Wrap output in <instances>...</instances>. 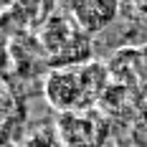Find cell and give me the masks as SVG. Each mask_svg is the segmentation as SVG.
<instances>
[{
	"label": "cell",
	"instance_id": "obj_2",
	"mask_svg": "<svg viewBox=\"0 0 147 147\" xmlns=\"http://www.w3.org/2000/svg\"><path fill=\"white\" fill-rule=\"evenodd\" d=\"M69 10L76 20V28L91 36V33H99L107 26H112L119 5L114 0H76V3H71Z\"/></svg>",
	"mask_w": 147,
	"mask_h": 147
},
{
	"label": "cell",
	"instance_id": "obj_4",
	"mask_svg": "<svg viewBox=\"0 0 147 147\" xmlns=\"http://www.w3.org/2000/svg\"><path fill=\"white\" fill-rule=\"evenodd\" d=\"M61 137L66 147H91V122H86L84 117H71V114H63L59 124Z\"/></svg>",
	"mask_w": 147,
	"mask_h": 147
},
{
	"label": "cell",
	"instance_id": "obj_1",
	"mask_svg": "<svg viewBox=\"0 0 147 147\" xmlns=\"http://www.w3.org/2000/svg\"><path fill=\"white\" fill-rule=\"evenodd\" d=\"M43 94H46V102L53 109L69 114L74 107H79L84 102L79 69H56L53 74H48L43 81Z\"/></svg>",
	"mask_w": 147,
	"mask_h": 147
},
{
	"label": "cell",
	"instance_id": "obj_5",
	"mask_svg": "<svg viewBox=\"0 0 147 147\" xmlns=\"http://www.w3.org/2000/svg\"><path fill=\"white\" fill-rule=\"evenodd\" d=\"M132 142H134V147H147V112L134 122V127H132Z\"/></svg>",
	"mask_w": 147,
	"mask_h": 147
},
{
	"label": "cell",
	"instance_id": "obj_6",
	"mask_svg": "<svg viewBox=\"0 0 147 147\" xmlns=\"http://www.w3.org/2000/svg\"><path fill=\"white\" fill-rule=\"evenodd\" d=\"M134 13L140 15V20H142V23L147 26V3H140V5L134 8Z\"/></svg>",
	"mask_w": 147,
	"mask_h": 147
},
{
	"label": "cell",
	"instance_id": "obj_3",
	"mask_svg": "<svg viewBox=\"0 0 147 147\" xmlns=\"http://www.w3.org/2000/svg\"><path fill=\"white\" fill-rule=\"evenodd\" d=\"M76 33L71 20H66L63 15H51V18H46L43 26H41V33H38V43L43 46L46 51L51 53V59L53 56H59L61 51L66 48V43L71 41V36Z\"/></svg>",
	"mask_w": 147,
	"mask_h": 147
},
{
	"label": "cell",
	"instance_id": "obj_7",
	"mask_svg": "<svg viewBox=\"0 0 147 147\" xmlns=\"http://www.w3.org/2000/svg\"><path fill=\"white\" fill-rule=\"evenodd\" d=\"M0 91H3V84H0Z\"/></svg>",
	"mask_w": 147,
	"mask_h": 147
}]
</instances>
